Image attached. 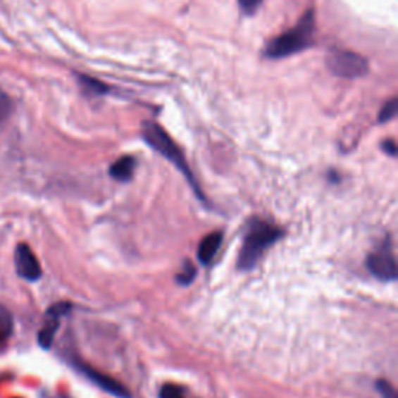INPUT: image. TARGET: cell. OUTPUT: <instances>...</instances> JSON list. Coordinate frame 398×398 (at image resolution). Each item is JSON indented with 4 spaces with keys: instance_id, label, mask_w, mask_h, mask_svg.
I'll use <instances>...</instances> for the list:
<instances>
[{
    "instance_id": "obj_1",
    "label": "cell",
    "mask_w": 398,
    "mask_h": 398,
    "mask_svg": "<svg viewBox=\"0 0 398 398\" xmlns=\"http://www.w3.org/2000/svg\"><path fill=\"white\" fill-rule=\"evenodd\" d=\"M283 237V230L260 218H252L247 223L242 249L238 254L237 268L240 271H251L260 261L269 247Z\"/></svg>"
},
{
    "instance_id": "obj_2",
    "label": "cell",
    "mask_w": 398,
    "mask_h": 398,
    "mask_svg": "<svg viewBox=\"0 0 398 398\" xmlns=\"http://www.w3.org/2000/svg\"><path fill=\"white\" fill-rule=\"evenodd\" d=\"M314 32H316L314 13L313 10H308L296 27H292L287 33L277 36L275 39L269 42L263 55L269 59H282L296 55L299 51H304L313 46Z\"/></svg>"
},
{
    "instance_id": "obj_3",
    "label": "cell",
    "mask_w": 398,
    "mask_h": 398,
    "mask_svg": "<svg viewBox=\"0 0 398 398\" xmlns=\"http://www.w3.org/2000/svg\"><path fill=\"white\" fill-rule=\"evenodd\" d=\"M142 137L147 142V144L154 148L157 153L162 154L165 159L170 161L175 167L182 173L184 178L189 181V184L192 185L193 192L197 193V197L199 199L204 201V194H202L199 185L197 182V179H194L193 173L189 167V163L185 161V156L182 153V149L179 148L173 139L168 136V132L163 130L162 126H159L154 122H145L144 126H142Z\"/></svg>"
},
{
    "instance_id": "obj_4",
    "label": "cell",
    "mask_w": 398,
    "mask_h": 398,
    "mask_svg": "<svg viewBox=\"0 0 398 398\" xmlns=\"http://www.w3.org/2000/svg\"><path fill=\"white\" fill-rule=\"evenodd\" d=\"M327 67L335 77L356 80L369 72V63L361 55L350 50L335 49L327 56Z\"/></svg>"
},
{
    "instance_id": "obj_5",
    "label": "cell",
    "mask_w": 398,
    "mask_h": 398,
    "mask_svg": "<svg viewBox=\"0 0 398 398\" xmlns=\"http://www.w3.org/2000/svg\"><path fill=\"white\" fill-rule=\"evenodd\" d=\"M366 266L369 269V273L381 282H394L397 279L398 266L389 238L381 242L380 246L375 247V249L367 255Z\"/></svg>"
},
{
    "instance_id": "obj_6",
    "label": "cell",
    "mask_w": 398,
    "mask_h": 398,
    "mask_svg": "<svg viewBox=\"0 0 398 398\" xmlns=\"http://www.w3.org/2000/svg\"><path fill=\"white\" fill-rule=\"evenodd\" d=\"M70 310H72V304L69 302H59L49 308L46 313V321H44L41 332L37 335V342H39L42 349L51 347V344H54V340L58 333L59 324H61V319Z\"/></svg>"
},
{
    "instance_id": "obj_7",
    "label": "cell",
    "mask_w": 398,
    "mask_h": 398,
    "mask_svg": "<svg viewBox=\"0 0 398 398\" xmlns=\"http://www.w3.org/2000/svg\"><path fill=\"white\" fill-rule=\"evenodd\" d=\"M14 266H16V273L28 282H36L41 279L42 268L39 260L36 259L32 247L25 243H20L16 246L14 251Z\"/></svg>"
},
{
    "instance_id": "obj_8",
    "label": "cell",
    "mask_w": 398,
    "mask_h": 398,
    "mask_svg": "<svg viewBox=\"0 0 398 398\" xmlns=\"http://www.w3.org/2000/svg\"><path fill=\"white\" fill-rule=\"evenodd\" d=\"M73 366L77 367V369L85 375V377L92 381L94 385H97L99 387H101L104 392H108L111 395H114L117 398H131L130 390H128L122 383H118L117 380H114L109 375H104L99 371H94L91 366H87L85 363H80V361H73Z\"/></svg>"
},
{
    "instance_id": "obj_9",
    "label": "cell",
    "mask_w": 398,
    "mask_h": 398,
    "mask_svg": "<svg viewBox=\"0 0 398 398\" xmlns=\"http://www.w3.org/2000/svg\"><path fill=\"white\" fill-rule=\"evenodd\" d=\"M223 238H224L223 232L218 230V232H212V234H209L201 240L197 251V257L201 265L207 266L213 261L215 255L218 254V251H220V247L223 244Z\"/></svg>"
},
{
    "instance_id": "obj_10",
    "label": "cell",
    "mask_w": 398,
    "mask_h": 398,
    "mask_svg": "<svg viewBox=\"0 0 398 398\" xmlns=\"http://www.w3.org/2000/svg\"><path fill=\"white\" fill-rule=\"evenodd\" d=\"M134 170H136V159L132 156H123L111 165L109 176L114 178L116 181L128 182L132 178Z\"/></svg>"
},
{
    "instance_id": "obj_11",
    "label": "cell",
    "mask_w": 398,
    "mask_h": 398,
    "mask_svg": "<svg viewBox=\"0 0 398 398\" xmlns=\"http://www.w3.org/2000/svg\"><path fill=\"white\" fill-rule=\"evenodd\" d=\"M78 81L82 92L89 97H103L111 92V89L106 85H103L101 81L95 80L92 77H87V75H80Z\"/></svg>"
},
{
    "instance_id": "obj_12",
    "label": "cell",
    "mask_w": 398,
    "mask_h": 398,
    "mask_svg": "<svg viewBox=\"0 0 398 398\" xmlns=\"http://www.w3.org/2000/svg\"><path fill=\"white\" fill-rule=\"evenodd\" d=\"M14 322L10 310L0 305V344H5L13 335Z\"/></svg>"
},
{
    "instance_id": "obj_13",
    "label": "cell",
    "mask_w": 398,
    "mask_h": 398,
    "mask_svg": "<svg viewBox=\"0 0 398 398\" xmlns=\"http://www.w3.org/2000/svg\"><path fill=\"white\" fill-rule=\"evenodd\" d=\"M194 277H197V268H194L190 261H185L182 269L176 274L175 279L176 283L187 287V285H190L194 280Z\"/></svg>"
},
{
    "instance_id": "obj_14",
    "label": "cell",
    "mask_w": 398,
    "mask_h": 398,
    "mask_svg": "<svg viewBox=\"0 0 398 398\" xmlns=\"http://www.w3.org/2000/svg\"><path fill=\"white\" fill-rule=\"evenodd\" d=\"M398 112V100L397 99H390L389 101H386L383 104V108L380 109L378 114V122L380 123H387L392 120Z\"/></svg>"
},
{
    "instance_id": "obj_15",
    "label": "cell",
    "mask_w": 398,
    "mask_h": 398,
    "mask_svg": "<svg viewBox=\"0 0 398 398\" xmlns=\"http://www.w3.org/2000/svg\"><path fill=\"white\" fill-rule=\"evenodd\" d=\"M159 398H185V394H184V389L181 386L167 383V385H163L161 387Z\"/></svg>"
},
{
    "instance_id": "obj_16",
    "label": "cell",
    "mask_w": 398,
    "mask_h": 398,
    "mask_svg": "<svg viewBox=\"0 0 398 398\" xmlns=\"http://www.w3.org/2000/svg\"><path fill=\"white\" fill-rule=\"evenodd\" d=\"M377 390L380 392V395L383 398H398V392L395 390V387L390 385L389 381L386 380H378L377 381Z\"/></svg>"
},
{
    "instance_id": "obj_17",
    "label": "cell",
    "mask_w": 398,
    "mask_h": 398,
    "mask_svg": "<svg viewBox=\"0 0 398 398\" xmlns=\"http://www.w3.org/2000/svg\"><path fill=\"white\" fill-rule=\"evenodd\" d=\"M10 112H11V100L8 99V95L0 91V125L10 117Z\"/></svg>"
},
{
    "instance_id": "obj_18",
    "label": "cell",
    "mask_w": 398,
    "mask_h": 398,
    "mask_svg": "<svg viewBox=\"0 0 398 398\" xmlns=\"http://www.w3.org/2000/svg\"><path fill=\"white\" fill-rule=\"evenodd\" d=\"M240 8L247 16H252V14L257 13V10L260 8V5L263 4V0H238Z\"/></svg>"
},
{
    "instance_id": "obj_19",
    "label": "cell",
    "mask_w": 398,
    "mask_h": 398,
    "mask_svg": "<svg viewBox=\"0 0 398 398\" xmlns=\"http://www.w3.org/2000/svg\"><path fill=\"white\" fill-rule=\"evenodd\" d=\"M383 151H385L386 154L389 156H392L395 157L397 156V145H395V142L394 140H386V142H383Z\"/></svg>"
}]
</instances>
